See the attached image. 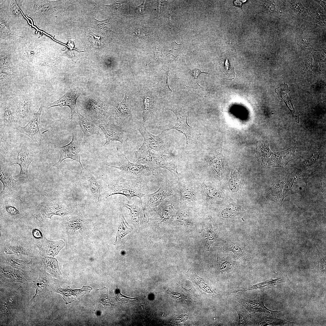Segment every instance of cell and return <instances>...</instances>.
<instances>
[{"label": "cell", "instance_id": "6da1fadb", "mask_svg": "<svg viewBox=\"0 0 326 326\" xmlns=\"http://www.w3.org/2000/svg\"><path fill=\"white\" fill-rule=\"evenodd\" d=\"M0 139V156L9 165L17 164L20 167V172L15 176L16 180L21 184L29 182V168L34 158L30 153L27 145L21 143L7 149L3 145L2 138Z\"/></svg>", "mask_w": 326, "mask_h": 326}, {"label": "cell", "instance_id": "7a4b0ae2", "mask_svg": "<svg viewBox=\"0 0 326 326\" xmlns=\"http://www.w3.org/2000/svg\"><path fill=\"white\" fill-rule=\"evenodd\" d=\"M148 177L136 180H129L120 176L112 179L109 181L105 191L106 198L113 195L120 194L129 200L137 197L141 202L142 198L148 194Z\"/></svg>", "mask_w": 326, "mask_h": 326}, {"label": "cell", "instance_id": "3957f363", "mask_svg": "<svg viewBox=\"0 0 326 326\" xmlns=\"http://www.w3.org/2000/svg\"><path fill=\"white\" fill-rule=\"evenodd\" d=\"M53 193L49 189L41 195L38 200V210L42 216L50 219L53 215L63 216L69 212L66 201Z\"/></svg>", "mask_w": 326, "mask_h": 326}, {"label": "cell", "instance_id": "277c9868", "mask_svg": "<svg viewBox=\"0 0 326 326\" xmlns=\"http://www.w3.org/2000/svg\"><path fill=\"white\" fill-rule=\"evenodd\" d=\"M1 216L8 220H17L26 216V205L15 194L0 195Z\"/></svg>", "mask_w": 326, "mask_h": 326}, {"label": "cell", "instance_id": "5b68a950", "mask_svg": "<svg viewBox=\"0 0 326 326\" xmlns=\"http://www.w3.org/2000/svg\"><path fill=\"white\" fill-rule=\"evenodd\" d=\"M118 158L120 165V167L110 165L104 163L105 165L116 168L120 171L121 176L127 179L136 180L149 177L154 173L156 168L150 166L143 165L136 162L135 163L130 162L125 156L127 161L126 165H122L119 158V153L117 152Z\"/></svg>", "mask_w": 326, "mask_h": 326}, {"label": "cell", "instance_id": "8992f818", "mask_svg": "<svg viewBox=\"0 0 326 326\" xmlns=\"http://www.w3.org/2000/svg\"><path fill=\"white\" fill-rule=\"evenodd\" d=\"M177 117L175 125L172 127L163 130L162 132L171 129H175L184 134L186 138V147L190 146L197 143L199 134L193 127L189 126L187 121L188 112L179 109L168 108Z\"/></svg>", "mask_w": 326, "mask_h": 326}, {"label": "cell", "instance_id": "52a82bcc", "mask_svg": "<svg viewBox=\"0 0 326 326\" xmlns=\"http://www.w3.org/2000/svg\"><path fill=\"white\" fill-rule=\"evenodd\" d=\"M10 103L22 126H25L37 111V107L32 100L27 97H19L13 100Z\"/></svg>", "mask_w": 326, "mask_h": 326}, {"label": "cell", "instance_id": "ba28073f", "mask_svg": "<svg viewBox=\"0 0 326 326\" xmlns=\"http://www.w3.org/2000/svg\"><path fill=\"white\" fill-rule=\"evenodd\" d=\"M51 276L44 269L40 270L38 278L32 282L35 293L30 300V303L45 300L53 291L54 292L56 287Z\"/></svg>", "mask_w": 326, "mask_h": 326}, {"label": "cell", "instance_id": "9c48e42d", "mask_svg": "<svg viewBox=\"0 0 326 326\" xmlns=\"http://www.w3.org/2000/svg\"><path fill=\"white\" fill-rule=\"evenodd\" d=\"M1 134L18 130L22 127L12 110L10 102H5L0 104Z\"/></svg>", "mask_w": 326, "mask_h": 326}, {"label": "cell", "instance_id": "30bf717a", "mask_svg": "<svg viewBox=\"0 0 326 326\" xmlns=\"http://www.w3.org/2000/svg\"><path fill=\"white\" fill-rule=\"evenodd\" d=\"M76 128V125H73L71 141L67 144L59 148L60 157L58 161L53 166L57 167L64 160L71 158L80 164L81 169L84 168L80 161L81 146L77 139Z\"/></svg>", "mask_w": 326, "mask_h": 326}, {"label": "cell", "instance_id": "8fae6325", "mask_svg": "<svg viewBox=\"0 0 326 326\" xmlns=\"http://www.w3.org/2000/svg\"><path fill=\"white\" fill-rule=\"evenodd\" d=\"M43 107V102H42L37 111L33 115L31 120L24 126L21 127L18 132L30 138L37 144L41 142L44 131H40V119Z\"/></svg>", "mask_w": 326, "mask_h": 326}, {"label": "cell", "instance_id": "7c38bea8", "mask_svg": "<svg viewBox=\"0 0 326 326\" xmlns=\"http://www.w3.org/2000/svg\"><path fill=\"white\" fill-rule=\"evenodd\" d=\"M11 165L8 164L0 156V180L3 184L0 195L5 194H14L19 189V183L12 176Z\"/></svg>", "mask_w": 326, "mask_h": 326}, {"label": "cell", "instance_id": "4fadbf2b", "mask_svg": "<svg viewBox=\"0 0 326 326\" xmlns=\"http://www.w3.org/2000/svg\"><path fill=\"white\" fill-rule=\"evenodd\" d=\"M137 129L144 138V143L150 150H154L159 153L166 154L169 153L168 145L161 133L155 136L150 133L142 123Z\"/></svg>", "mask_w": 326, "mask_h": 326}, {"label": "cell", "instance_id": "5bb4252c", "mask_svg": "<svg viewBox=\"0 0 326 326\" xmlns=\"http://www.w3.org/2000/svg\"><path fill=\"white\" fill-rule=\"evenodd\" d=\"M70 119L74 125H79L84 134L82 143L88 140L96 138L100 135L98 129L93 120L79 110L71 116Z\"/></svg>", "mask_w": 326, "mask_h": 326}, {"label": "cell", "instance_id": "9a60e30c", "mask_svg": "<svg viewBox=\"0 0 326 326\" xmlns=\"http://www.w3.org/2000/svg\"><path fill=\"white\" fill-rule=\"evenodd\" d=\"M172 193L171 186L168 182H165L161 184L157 191L143 197L141 202L142 206L149 209H155Z\"/></svg>", "mask_w": 326, "mask_h": 326}, {"label": "cell", "instance_id": "2e32d148", "mask_svg": "<svg viewBox=\"0 0 326 326\" xmlns=\"http://www.w3.org/2000/svg\"><path fill=\"white\" fill-rule=\"evenodd\" d=\"M244 185V180L240 172L237 169H233L226 177V193L232 200L237 199L241 196Z\"/></svg>", "mask_w": 326, "mask_h": 326}, {"label": "cell", "instance_id": "e0dca14e", "mask_svg": "<svg viewBox=\"0 0 326 326\" xmlns=\"http://www.w3.org/2000/svg\"><path fill=\"white\" fill-rule=\"evenodd\" d=\"M96 126L104 135L105 140L104 145L109 144L111 141H118L123 144L126 138L125 135L128 133L117 125L108 121L101 123Z\"/></svg>", "mask_w": 326, "mask_h": 326}, {"label": "cell", "instance_id": "ac0fdd59", "mask_svg": "<svg viewBox=\"0 0 326 326\" xmlns=\"http://www.w3.org/2000/svg\"><path fill=\"white\" fill-rule=\"evenodd\" d=\"M82 92L81 89L77 88L68 91L65 94L60 97L57 100L50 103L47 109L54 107H68L70 109L71 116L76 113L79 110L76 105L77 98Z\"/></svg>", "mask_w": 326, "mask_h": 326}, {"label": "cell", "instance_id": "d6986e66", "mask_svg": "<svg viewBox=\"0 0 326 326\" xmlns=\"http://www.w3.org/2000/svg\"><path fill=\"white\" fill-rule=\"evenodd\" d=\"M146 164L156 169L162 168L167 169L174 174H178L177 165L174 163L170 157L164 153H154L151 152L148 157Z\"/></svg>", "mask_w": 326, "mask_h": 326}, {"label": "cell", "instance_id": "ffe728a7", "mask_svg": "<svg viewBox=\"0 0 326 326\" xmlns=\"http://www.w3.org/2000/svg\"><path fill=\"white\" fill-rule=\"evenodd\" d=\"M235 50H228L224 52L219 56L218 67L225 79L232 80L235 77L233 67L234 57Z\"/></svg>", "mask_w": 326, "mask_h": 326}, {"label": "cell", "instance_id": "44dd1931", "mask_svg": "<svg viewBox=\"0 0 326 326\" xmlns=\"http://www.w3.org/2000/svg\"><path fill=\"white\" fill-rule=\"evenodd\" d=\"M201 187L205 200L210 203L232 200L224 191L211 183L203 182Z\"/></svg>", "mask_w": 326, "mask_h": 326}, {"label": "cell", "instance_id": "7402d4cb", "mask_svg": "<svg viewBox=\"0 0 326 326\" xmlns=\"http://www.w3.org/2000/svg\"><path fill=\"white\" fill-rule=\"evenodd\" d=\"M205 160L213 176L218 180L222 179L225 163L221 151L217 150L215 153L206 156Z\"/></svg>", "mask_w": 326, "mask_h": 326}, {"label": "cell", "instance_id": "603a6c76", "mask_svg": "<svg viewBox=\"0 0 326 326\" xmlns=\"http://www.w3.org/2000/svg\"><path fill=\"white\" fill-rule=\"evenodd\" d=\"M16 294L10 293L1 298L0 317L6 321H9L14 313V309L18 306Z\"/></svg>", "mask_w": 326, "mask_h": 326}, {"label": "cell", "instance_id": "cb8c5ba5", "mask_svg": "<svg viewBox=\"0 0 326 326\" xmlns=\"http://www.w3.org/2000/svg\"><path fill=\"white\" fill-rule=\"evenodd\" d=\"M92 289L90 286H83L81 289L72 290L68 286L66 288H57L54 292L62 296L66 304L67 305L74 301L79 300L85 294L89 293Z\"/></svg>", "mask_w": 326, "mask_h": 326}, {"label": "cell", "instance_id": "d4e9b609", "mask_svg": "<svg viewBox=\"0 0 326 326\" xmlns=\"http://www.w3.org/2000/svg\"><path fill=\"white\" fill-rule=\"evenodd\" d=\"M120 203L123 207L126 208L130 210V220L133 224L137 226L140 225L142 223L143 218H146L141 200L136 199L132 205L123 202H120Z\"/></svg>", "mask_w": 326, "mask_h": 326}, {"label": "cell", "instance_id": "484cf974", "mask_svg": "<svg viewBox=\"0 0 326 326\" xmlns=\"http://www.w3.org/2000/svg\"><path fill=\"white\" fill-rule=\"evenodd\" d=\"M275 91L278 95L279 99L285 103L290 111L293 121L299 123L300 114L298 111L294 108L291 100L288 96V94L290 90L289 89L287 84H281L279 87L275 89Z\"/></svg>", "mask_w": 326, "mask_h": 326}, {"label": "cell", "instance_id": "4316f807", "mask_svg": "<svg viewBox=\"0 0 326 326\" xmlns=\"http://www.w3.org/2000/svg\"><path fill=\"white\" fill-rule=\"evenodd\" d=\"M65 245V243L62 240L50 241L44 238L40 248V253L44 257H54Z\"/></svg>", "mask_w": 326, "mask_h": 326}, {"label": "cell", "instance_id": "83f0119b", "mask_svg": "<svg viewBox=\"0 0 326 326\" xmlns=\"http://www.w3.org/2000/svg\"><path fill=\"white\" fill-rule=\"evenodd\" d=\"M1 277L5 279L6 281L18 282L27 284L32 282L23 274L18 270L11 267L1 266Z\"/></svg>", "mask_w": 326, "mask_h": 326}, {"label": "cell", "instance_id": "f1b7e54d", "mask_svg": "<svg viewBox=\"0 0 326 326\" xmlns=\"http://www.w3.org/2000/svg\"><path fill=\"white\" fill-rule=\"evenodd\" d=\"M127 96L126 92L122 101L118 104L115 108V118L116 124L122 127L125 120L132 115V108L126 102Z\"/></svg>", "mask_w": 326, "mask_h": 326}, {"label": "cell", "instance_id": "f546056e", "mask_svg": "<svg viewBox=\"0 0 326 326\" xmlns=\"http://www.w3.org/2000/svg\"><path fill=\"white\" fill-rule=\"evenodd\" d=\"M86 176L88 184L91 194L97 201L102 194V187L100 181L92 173L84 168L81 169V174Z\"/></svg>", "mask_w": 326, "mask_h": 326}, {"label": "cell", "instance_id": "4dcf8cb0", "mask_svg": "<svg viewBox=\"0 0 326 326\" xmlns=\"http://www.w3.org/2000/svg\"><path fill=\"white\" fill-rule=\"evenodd\" d=\"M240 300L246 308L250 312H261L271 314L273 313L276 312L270 310L266 308L264 305L261 299L253 300L245 297L241 298Z\"/></svg>", "mask_w": 326, "mask_h": 326}, {"label": "cell", "instance_id": "1f68e13d", "mask_svg": "<svg viewBox=\"0 0 326 326\" xmlns=\"http://www.w3.org/2000/svg\"><path fill=\"white\" fill-rule=\"evenodd\" d=\"M42 262L44 269L52 276L58 278L62 276L58 262L56 258L51 257H44L42 259Z\"/></svg>", "mask_w": 326, "mask_h": 326}, {"label": "cell", "instance_id": "d6a6232c", "mask_svg": "<svg viewBox=\"0 0 326 326\" xmlns=\"http://www.w3.org/2000/svg\"><path fill=\"white\" fill-rule=\"evenodd\" d=\"M96 293L97 298L96 303L94 305L95 308L94 311L98 310L105 306L112 305L108 295L107 289L106 287L97 289Z\"/></svg>", "mask_w": 326, "mask_h": 326}, {"label": "cell", "instance_id": "836d02e7", "mask_svg": "<svg viewBox=\"0 0 326 326\" xmlns=\"http://www.w3.org/2000/svg\"><path fill=\"white\" fill-rule=\"evenodd\" d=\"M123 207L120 203L119 208L120 225L118 229L116 240L114 244H116L121 238L130 232L128 224L124 217Z\"/></svg>", "mask_w": 326, "mask_h": 326}, {"label": "cell", "instance_id": "e575fe53", "mask_svg": "<svg viewBox=\"0 0 326 326\" xmlns=\"http://www.w3.org/2000/svg\"><path fill=\"white\" fill-rule=\"evenodd\" d=\"M2 259L4 263L13 267L24 270H28L32 269L34 267L31 262H25L22 260L11 257L5 258Z\"/></svg>", "mask_w": 326, "mask_h": 326}, {"label": "cell", "instance_id": "d590c367", "mask_svg": "<svg viewBox=\"0 0 326 326\" xmlns=\"http://www.w3.org/2000/svg\"><path fill=\"white\" fill-rule=\"evenodd\" d=\"M142 98L144 102L142 123L144 125V123L152 117L153 113V104L151 99L148 95L144 96Z\"/></svg>", "mask_w": 326, "mask_h": 326}, {"label": "cell", "instance_id": "8d00e7d4", "mask_svg": "<svg viewBox=\"0 0 326 326\" xmlns=\"http://www.w3.org/2000/svg\"><path fill=\"white\" fill-rule=\"evenodd\" d=\"M40 48L35 46L29 45L24 48L23 56L27 61L31 62L40 55Z\"/></svg>", "mask_w": 326, "mask_h": 326}, {"label": "cell", "instance_id": "74e56055", "mask_svg": "<svg viewBox=\"0 0 326 326\" xmlns=\"http://www.w3.org/2000/svg\"><path fill=\"white\" fill-rule=\"evenodd\" d=\"M0 64V71L7 70L15 74L18 72V69L11 61V54H8L3 58L1 57Z\"/></svg>", "mask_w": 326, "mask_h": 326}, {"label": "cell", "instance_id": "f35d334b", "mask_svg": "<svg viewBox=\"0 0 326 326\" xmlns=\"http://www.w3.org/2000/svg\"><path fill=\"white\" fill-rule=\"evenodd\" d=\"M50 6L47 2L37 1L34 4V12L37 15H47L50 12Z\"/></svg>", "mask_w": 326, "mask_h": 326}, {"label": "cell", "instance_id": "ab89813d", "mask_svg": "<svg viewBox=\"0 0 326 326\" xmlns=\"http://www.w3.org/2000/svg\"><path fill=\"white\" fill-rule=\"evenodd\" d=\"M242 210L236 205H231L223 209L221 214L223 217L225 218L235 216L242 214Z\"/></svg>", "mask_w": 326, "mask_h": 326}, {"label": "cell", "instance_id": "60d3db41", "mask_svg": "<svg viewBox=\"0 0 326 326\" xmlns=\"http://www.w3.org/2000/svg\"><path fill=\"white\" fill-rule=\"evenodd\" d=\"M0 36L3 39L9 38L13 36H20L13 33L10 29L7 22L1 18L0 20Z\"/></svg>", "mask_w": 326, "mask_h": 326}, {"label": "cell", "instance_id": "b9f144b4", "mask_svg": "<svg viewBox=\"0 0 326 326\" xmlns=\"http://www.w3.org/2000/svg\"><path fill=\"white\" fill-rule=\"evenodd\" d=\"M181 199L184 201L191 203L195 199V195L193 191L187 187H183L179 191Z\"/></svg>", "mask_w": 326, "mask_h": 326}, {"label": "cell", "instance_id": "7bdbcfd3", "mask_svg": "<svg viewBox=\"0 0 326 326\" xmlns=\"http://www.w3.org/2000/svg\"><path fill=\"white\" fill-rule=\"evenodd\" d=\"M109 21V19L108 18L102 21H99L93 17L91 24L92 27L97 30L105 32H113L106 26V24L108 23Z\"/></svg>", "mask_w": 326, "mask_h": 326}, {"label": "cell", "instance_id": "ee69618b", "mask_svg": "<svg viewBox=\"0 0 326 326\" xmlns=\"http://www.w3.org/2000/svg\"><path fill=\"white\" fill-rule=\"evenodd\" d=\"M3 251L7 254H14L18 255H28L26 250L23 247L19 246H7L4 248Z\"/></svg>", "mask_w": 326, "mask_h": 326}, {"label": "cell", "instance_id": "f6af8a7d", "mask_svg": "<svg viewBox=\"0 0 326 326\" xmlns=\"http://www.w3.org/2000/svg\"><path fill=\"white\" fill-rule=\"evenodd\" d=\"M192 278L200 288L204 291L209 293H213V292L208 284L206 283L204 280L196 275H193Z\"/></svg>", "mask_w": 326, "mask_h": 326}, {"label": "cell", "instance_id": "bcb514c9", "mask_svg": "<svg viewBox=\"0 0 326 326\" xmlns=\"http://www.w3.org/2000/svg\"><path fill=\"white\" fill-rule=\"evenodd\" d=\"M281 278L277 279L275 280H267L264 282L260 283L258 284L254 285L248 288L247 290H250L252 289H258L263 288L267 287H269L274 285L280 281Z\"/></svg>", "mask_w": 326, "mask_h": 326}, {"label": "cell", "instance_id": "7dc6e473", "mask_svg": "<svg viewBox=\"0 0 326 326\" xmlns=\"http://www.w3.org/2000/svg\"><path fill=\"white\" fill-rule=\"evenodd\" d=\"M59 62V59L54 56H48L45 58L40 63V66L46 68L53 67Z\"/></svg>", "mask_w": 326, "mask_h": 326}, {"label": "cell", "instance_id": "c3c4849f", "mask_svg": "<svg viewBox=\"0 0 326 326\" xmlns=\"http://www.w3.org/2000/svg\"><path fill=\"white\" fill-rule=\"evenodd\" d=\"M237 311L239 317L238 325L245 326L248 325L249 324V321L247 315L244 312Z\"/></svg>", "mask_w": 326, "mask_h": 326}, {"label": "cell", "instance_id": "681fc988", "mask_svg": "<svg viewBox=\"0 0 326 326\" xmlns=\"http://www.w3.org/2000/svg\"><path fill=\"white\" fill-rule=\"evenodd\" d=\"M280 321V320L276 321L275 319H270V318H263L260 319V320L258 321V322H257L256 324V325H267L269 324H280L279 323H281V322L283 323V321Z\"/></svg>", "mask_w": 326, "mask_h": 326}, {"label": "cell", "instance_id": "f907efd6", "mask_svg": "<svg viewBox=\"0 0 326 326\" xmlns=\"http://www.w3.org/2000/svg\"><path fill=\"white\" fill-rule=\"evenodd\" d=\"M177 221L181 222H189L190 221L189 214L186 210L180 212L177 217Z\"/></svg>", "mask_w": 326, "mask_h": 326}, {"label": "cell", "instance_id": "816d5d0a", "mask_svg": "<svg viewBox=\"0 0 326 326\" xmlns=\"http://www.w3.org/2000/svg\"><path fill=\"white\" fill-rule=\"evenodd\" d=\"M115 294L117 299L120 302L122 301L124 302V301H127L130 300L134 299L135 300H136L137 299V297L133 298H130L126 296L123 295L122 294L117 286H116V288L115 290Z\"/></svg>", "mask_w": 326, "mask_h": 326}, {"label": "cell", "instance_id": "f5cc1de1", "mask_svg": "<svg viewBox=\"0 0 326 326\" xmlns=\"http://www.w3.org/2000/svg\"><path fill=\"white\" fill-rule=\"evenodd\" d=\"M91 40L94 45L96 47H100L101 46V42L100 40V37L97 36L93 33L89 34Z\"/></svg>", "mask_w": 326, "mask_h": 326}, {"label": "cell", "instance_id": "db71d44e", "mask_svg": "<svg viewBox=\"0 0 326 326\" xmlns=\"http://www.w3.org/2000/svg\"><path fill=\"white\" fill-rule=\"evenodd\" d=\"M13 74L9 73L7 72L0 71V83H3L6 81L8 80L11 78Z\"/></svg>", "mask_w": 326, "mask_h": 326}, {"label": "cell", "instance_id": "11a10c76", "mask_svg": "<svg viewBox=\"0 0 326 326\" xmlns=\"http://www.w3.org/2000/svg\"><path fill=\"white\" fill-rule=\"evenodd\" d=\"M190 70L192 76L193 77V78L196 80L198 78L199 76L201 73H204L206 74H208V73L207 72H202L199 69L197 68H195L192 70Z\"/></svg>", "mask_w": 326, "mask_h": 326}, {"label": "cell", "instance_id": "9f6ffc18", "mask_svg": "<svg viewBox=\"0 0 326 326\" xmlns=\"http://www.w3.org/2000/svg\"><path fill=\"white\" fill-rule=\"evenodd\" d=\"M73 49L78 50L73 47H71V48H70L66 52L64 53L62 55V56L68 57L71 59L72 61H74V60H75V56L74 54L73 51Z\"/></svg>", "mask_w": 326, "mask_h": 326}, {"label": "cell", "instance_id": "6f0895ef", "mask_svg": "<svg viewBox=\"0 0 326 326\" xmlns=\"http://www.w3.org/2000/svg\"><path fill=\"white\" fill-rule=\"evenodd\" d=\"M11 8V11L14 15L18 17L20 16V11L16 4L14 3L13 5Z\"/></svg>", "mask_w": 326, "mask_h": 326}, {"label": "cell", "instance_id": "680465c9", "mask_svg": "<svg viewBox=\"0 0 326 326\" xmlns=\"http://www.w3.org/2000/svg\"><path fill=\"white\" fill-rule=\"evenodd\" d=\"M231 267V265L228 262L226 261L222 264L220 269L222 272H224L230 269Z\"/></svg>", "mask_w": 326, "mask_h": 326}, {"label": "cell", "instance_id": "91938a15", "mask_svg": "<svg viewBox=\"0 0 326 326\" xmlns=\"http://www.w3.org/2000/svg\"><path fill=\"white\" fill-rule=\"evenodd\" d=\"M230 251H232L235 254L240 255L242 253V250L238 247L236 246V245L232 246L230 248Z\"/></svg>", "mask_w": 326, "mask_h": 326}, {"label": "cell", "instance_id": "94428289", "mask_svg": "<svg viewBox=\"0 0 326 326\" xmlns=\"http://www.w3.org/2000/svg\"><path fill=\"white\" fill-rule=\"evenodd\" d=\"M145 2L138 6L136 10V13L137 14H141L144 11L145 5Z\"/></svg>", "mask_w": 326, "mask_h": 326}, {"label": "cell", "instance_id": "6125c7cd", "mask_svg": "<svg viewBox=\"0 0 326 326\" xmlns=\"http://www.w3.org/2000/svg\"><path fill=\"white\" fill-rule=\"evenodd\" d=\"M32 234L34 237L36 238H40L42 237L41 232L37 229H35L32 231Z\"/></svg>", "mask_w": 326, "mask_h": 326}, {"label": "cell", "instance_id": "be15d7a7", "mask_svg": "<svg viewBox=\"0 0 326 326\" xmlns=\"http://www.w3.org/2000/svg\"><path fill=\"white\" fill-rule=\"evenodd\" d=\"M170 295L171 298L176 299L178 300L181 299V294L177 292H172L170 293Z\"/></svg>", "mask_w": 326, "mask_h": 326}]
</instances>
